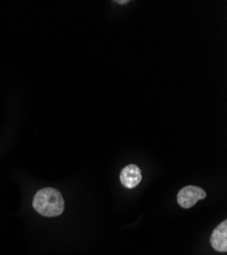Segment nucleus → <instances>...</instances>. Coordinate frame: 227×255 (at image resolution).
Segmentation results:
<instances>
[{"label": "nucleus", "mask_w": 227, "mask_h": 255, "mask_svg": "<svg viewBox=\"0 0 227 255\" xmlns=\"http://www.w3.org/2000/svg\"><path fill=\"white\" fill-rule=\"evenodd\" d=\"M115 2L119 4H126V3H129V0H127V1H115Z\"/></svg>", "instance_id": "nucleus-5"}, {"label": "nucleus", "mask_w": 227, "mask_h": 255, "mask_svg": "<svg viewBox=\"0 0 227 255\" xmlns=\"http://www.w3.org/2000/svg\"><path fill=\"white\" fill-rule=\"evenodd\" d=\"M33 207L39 215L55 218L65 211V199L57 189L43 188L39 190L33 199Z\"/></svg>", "instance_id": "nucleus-1"}, {"label": "nucleus", "mask_w": 227, "mask_h": 255, "mask_svg": "<svg viewBox=\"0 0 227 255\" xmlns=\"http://www.w3.org/2000/svg\"><path fill=\"white\" fill-rule=\"evenodd\" d=\"M211 246L218 252L227 251V221H223L213 231L210 238Z\"/></svg>", "instance_id": "nucleus-4"}, {"label": "nucleus", "mask_w": 227, "mask_h": 255, "mask_svg": "<svg viewBox=\"0 0 227 255\" xmlns=\"http://www.w3.org/2000/svg\"><path fill=\"white\" fill-rule=\"evenodd\" d=\"M205 190L198 186H185L177 193V203L182 208H191L197 204L198 201L206 198Z\"/></svg>", "instance_id": "nucleus-2"}, {"label": "nucleus", "mask_w": 227, "mask_h": 255, "mask_svg": "<svg viewBox=\"0 0 227 255\" xmlns=\"http://www.w3.org/2000/svg\"><path fill=\"white\" fill-rule=\"evenodd\" d=\"M119 178L123 186L128 189H133L142 181L141 168L136 164H129L121 169Z\"/></svg>", "instance_id": "nucleus-3"}]
</instances>
